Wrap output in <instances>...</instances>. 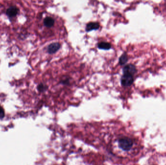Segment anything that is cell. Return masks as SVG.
I'll list each match as a JSON object with an SVG mask.
<instances>
[{
  "mask_svg": "<svg viewBox=\"0 0 166 165\" xmlns=\"http://www.w3.org/2000/svg\"><path fill=\"white\" fill-rule=\"evenodd\" d=\"M114 146L117 145L118 149L128 152L133 147V141L130 138L126 137H119L115 139L113 141Z\"/></svg>",
  "mask_w": 166,
  "mask_h": 165,
  "instance_id": "obj_1",
  "label": "cell"
},
{
  "mask_svg": "<svg viewBox=\"0 0 166 165\" xmlns=\"http://www.w3.org/2000/svg\"><path fill=\"white\" fill-rule=\"evenodd\" d=\"M134 82V78L133 76L130 75L123 74L121 78V84L122 85L125 87L130 86Z\"/></svg>",
  "mask_w": 166,
  "mask_h": 165,
  "instance_id": "obj_2",
  "label": "cell"
},
{
  "mask_svg": "<svg viewBox=\"0 0 166 165\" xmlns=\"http://www.w3.org/2000/svg\"><path fill=\"white\" fill-rule=\"evenodd\" d=\"M19 12V9L16 6H11L6 9V15L10 19L15 18Z\"/></svg>",
  "mask_w": 166,
  "mask_h": 165,
  "instance_id": "obj_3",
  "label": "cell"
},
{
  "mask_svg": "<svg viewBox=\"0 0 166 165\" xmlns=\"http://www.w3.org/2000/svg\"><path fill=\"white\" fill-rule=\"evenodd\" d=\"M123 74L130 75L133 76L136 72V69L135 65L132 64H128L126 65L123 68Z\"/></svg>",
  "mask_w": 166,
  "mask_h": 165,
  "instance_id": "obj_4",
  "label": "cell"
},
{
  "mask_svg": "<svg viewBox=\"0 0 166 165\" xmlns=\"http://www.w3.org/2000/svg\"><path fill=\"white\" fill-rule=\"evenodd\" d=\"M61 48V45L58 42L51 43L47 47V52L50 54L55 53Z\"/></svg>",
  "mask_w": 166,
  "mask_h": 165,
  "instance_id": "obj_5",
  "label": "cell"
},
{
  "mask_svg": "<svg viewBox=\"0 0 166 165\" xmlns=\"http://www.w3.org/2000/svg\"><path fill=\"white\" fill-rule=\"evenodd\" d=\"M100 27L99 23L97 22H91L87 24L86 27V31L89 32L92 30H97L99 29Z\"/></svg>",
  "mask_w": 166,
  "mask_h": 165,
  "instance_id": "obj_6",
  "label": "cell"
},
{
  "mask_svg": "<svg viewBox=\"0 0 166 165\" xmlns=\"http://www.w3.org/2000/svg\"><path fill=\"white\" fill-rule=\"evenodd\" d=\"M55 19L53 18L50 17H47L45 18L43 20V23L46 27L51 28L54 26L55 24Z\"/></svg>",
  "mask_w": 166,
  "mask_h": 165,
  "instance_id": "obj_7",
  "label": "cell"
},
{
  "mask_svg": "<svg viewBox=\"0 0 166 165\" xmlns=\"http://www.w3.org/2000/svg\"><path fill=\"white\" fill-rule=\"evenodd\" d=\"M97 46L99 49L104 50H109L111 48V44L106 42H102L98 43Z\"/></svg>",
  "mask_w": 166,
  "mask_h": 165,
  "instance_id": "obj_8",
  "label": "cell"
},
{
  "mask_svg": "<svg viewBox=\"0 0 166 165\" xmlns=\"http://www.w3.org/2000/svg\"><path fill=\"white\" fill-rule=\"evenodd\" d=\"M128 60V57H127L126 54H123L119 58V60H118L119 64L121 65H124L127 62Z\"/></svg>",
  "mask_w": 166,
  "mask_h": 165,
  "instance_id": "obj_9",
  "label": "cell"
},
{
  "mask_svg": "<svg viewBox=\"0 0 166 165\" xmlns=\"http://www.w3.org/2000/svg\"><path fill=\"white\" fill-rule=\"evenodd\" d=\"M47 89H48V86L42 83L39 84L37 86V91L41 92V93H42V92L46 91Z\"/></svg>",
  "mask_w": 166,
  "mask_h": 165,
  "instance_id": "obj_10",
  "label": "cell"
},
{
  "mask_svg": "<svg viewBox=\"0 0 166 165\" xmlns=\"http://www.w3.org/2000/svg\"><path fill=\"white\" fill-rule=\"evenodd\" d=\"M60 83L63 85H68L70 83V80L69 77H66V78H63L61 81H60Z\"/></svg>",
  "mask_w": 166,
  "mask_h": 165,
  "instance_id": "obj_11",
  "label": "cell"
},
{
  "mask_svg": "<svg viewBox=\"0 0 166 165\" xmlns=\"http://www.w3.org/2000/svg\"><path fill=\"white\" fill-rule=\"evenodd\" d=\"M5 111L2 106H0V119L3 118L5 117Z\"/></svg>",
  "mask_w": 166,
  "mask_h": 165,
  "instance_id": "obj_12",
  "label": "cell"
}]
</instances>
